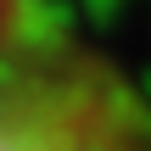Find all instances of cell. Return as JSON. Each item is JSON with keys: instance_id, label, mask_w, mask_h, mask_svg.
<instances>
[{"instance_id": "cell-1", "label": "cell", "mask_w": 151, "mask_h": 151, "mask_svg": "<svg viewBox=\"0 0 151 151\" xmlns=\"http://www.w3.org/2000/svg\"><path fill=\"white\" fill-rule=\"evenodd\" d=\"M0 151H151V101L73 28L17 17L0 28Z\"/></svg>"}, {"instance_id": "cell-2", "label": "cell", "mask_w": 151, "mask_h": 151, "mask_svg": "<svg viewBox=\"0 0 151 151\" xmlns=\"http://www.w3.org/2000/svg\"><path fill=\"white\" fill-rule=\"evenodd\" d=\"M17 17H22V0H0V28L17 22Z\"/></svg>"}]
</instances>
